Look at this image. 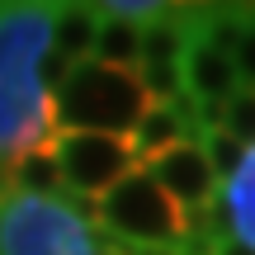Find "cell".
<instances>
[{"label": "cell", "mask_w": 255, "mask_h": 255, "mask_svg": "<svg viewBox=\"0 0 255 255\" xmlns=\"http://www.w3.org/2000/svg\"><path fill=\"white\" fill-rule=\"evenodd\" d=\"M95 28H100V5H57L52 52L66 57V62H90L95 57Z\"/></svg>", "instance_id": "8992f818"}, {"label": "cell", "mask_w": 255, "mask_h": 255, "mask_svg": "<svg viewBox=\"0 0 255 255\" xmlns=\"http://www.w3.org/2000/svg\"><path fill=\"white\" fill-rule=\"evenodd\" d=\"M218 128H222L227 137H237L246 151H255V90L241 85V90L222 104V123H218Z\"/></svg>", "instance_id": "8fae6325"}, {"label": "cell", "mask_w": 255, "mask_h": 255, "mask_svg": "<svg viewBox=\"0 0 255 255\" xmlns=\"http://www.w3.org/2000/svg\"><path fill=\"white\" fill-rule=\"evenodd\" d=\"M9 189H14V194H33V199H66L52 146L28 151V156H19V161H9Z\"/></svg>", "instance_id": "ba28073f"}, {"label": "cell", "mask_w": 255, "mask_h": 255, "mask_svg": "<svg viewBox=\"0 0 255 255\" xmlns=\"http://www.w3.org/2000/svg\"><path fill=\"white\" fill-rule=\"evenodd\" d=\"M222 208L232 218V237L255 251V151H246V165L227 180V203Z\"/></svg>", "instance_id": "9c48e42d"}, {"label": "cell", "mask_w": 255, "mask_h": 255, "mask_svg": "<svg viewBox=\"0 0 255 255\" xmlns=\"http://www.w3.org/2000/svg\"><path fill=\"white\" fill-rule=\"evenodd\" d=\"M90 62L119 66V71H137V62H142V24H123V19H104L100 14Z\"/></svg>", "instance_id": "52a82bcc"}, {"label": "cell", "mask_w": 255, "mask_h": 255, "mask_svg": "<svg viewBox=\"0 0 255 255\" xmlns=\"http://www.w3.org/2000/svg\"><path fill=\"white\" fill-rule=\"evenodd\" d=\"M199 146H203V156H208V165H213V175L222 180V189H227V180L246 165V146L237 142V137H227L222 128H208V132H199Z\"/></svg>", "instance_id": "30bf717a"}, {"label": "cell", "mask_w": 255, "mask_h": 255, "mask_svg": "<svg viewBox=\"0 0 255 255\" xmlns=\"http://www.w3.org/2000/svg\"><path fill=\"white\" fill-rule=\"evenodd\" d=\"M0 255H100L90 208L76 199L0 194Z\"/></svg>", "instance_id": "277c9868"}, {"label": "cell", "mask_w": 255, "mask_h": 255, "mask_svg": "<svg viewBox=\"0 0 255 255\" xmlns=\"http://www.w3.org/2000/svg\"><path fill=\"white\" fill-rule=\"evenodd\" d=\"M232 66H237V81L246 85V90H255V14L246 19L237 47H232Z\"/></svg>", "instance_id": "7c38bea8"}, {"label": "cell", "mask_w": 255, "mask_h": 255, "mask_svg": "<svg viewBox=\"0 0 255 255\" xmlns=\"http://www.w3.org/2000/svg\"><path fill=\"white\" fill-rule=\"evenodd\" d=\"M57 5H0V161L52 146V100L43 95L38 62L52 52Z\"/></svg>", "instance_id": "6da1fadb"}, {"label": "cell", "mask_w": 255, "mask_h": 255, "mask_svg": "<svg viewBox=\"0 0 255 255\" xmlns=\"http://www.w3.org/2000/svg\"><path fill=\"white\" fill-rule=\"evenodd\" d=\"M151 109L137 71H119V66L100 62H76L66 85L52 95V123L57 132H114L128 137L142 114Z\"/></svg>", "instance_id": "7a4b0ae2"}, {"label": "cell", "mask_w": 255, "mask_h": 255, "mask_svg": "<svg viewBox=\"0 0 255 255\" xmlns=\"http://www.w3.org/2000/svg\"><path fill=\"white\" fill-rule=\"evenodd\" d=\"M90 222L104 232V241L123 251H189L184 213L161 194V184L146 170H132L100 203H90Z\"/></svg>", "instance_id": "3957f363"}, {"label": "cell", "mask_w": 255, "mask_h": 255, "mask_svg": "<svg viewBox=\"0 0 255 255\" xmlns=\"http://www.w3.org/2000/svg\"><path fill=\"white\" fill-rule=\"evenodd\" d=\"M52 156L62 170V189L76 203H100L119 180L142 170L132 156V142L114 132H57Z\"/></svg>", "instance_id": "5b68a950"}]
</instances>
